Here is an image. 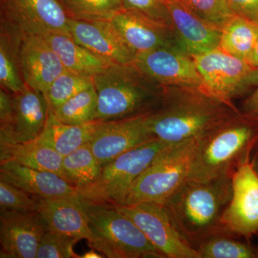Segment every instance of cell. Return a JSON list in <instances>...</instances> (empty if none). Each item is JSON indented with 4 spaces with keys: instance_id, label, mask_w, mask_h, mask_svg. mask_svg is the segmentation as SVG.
Instances as JSON below:
<instances>
[{
    "instance_id": "6da1fadb",
    "label": "cell",
    "mask_w": 258,
    "mask_h": 258,
    "mask_svg": "<svg viewBox=\"0 0 258 258\" xmlns=\"http://www.w3.org/2000/svg\"><path fill=\"white\" fill-rule=\"evenodd\" d=\"M238 111L199 88L165 87L160 106L146 123L154 138L176 144L198 138Z\"/></svg>"
},
{
    "instance_id": "7a4b0ae2",
    "label": "cell",
    "mask_w": 258,
    "mask_h": 258,
    "mask_svg": "<svg viewBox=\"0 0 258 258\" xmlns=\"http://www.w3.org/2000/svg\"><path fill=\"white\" fill-rule=\"evenodd\" d=\"M258 142V121L236 111L197 138L188 179L232 176Z\"/></svg>"
},
{
    "instance_id": "3957f363",
    "label": "cell",
    "mask_w": 258,
    "mask_h": 258,
    "mask_svg": "<svg viewBox=\"0 0 258 258\" xmlns=\"http://www.w3.org/2000/svg\"><path fill=\"white\" fill-rule=\"evenodd\" d=\"M98 94L95 121L128 119L151 114L160 106L164 86L133 63L111 64L93 77Z\"/></svg>"
},
{
    "instance_id": "277c9868",
    "label": "cell",
    "mask_w": 258,
    "mask_h": 258,
    "mask_svg": "<svg viewBox=\"0 0 258 258\" xmlns=\"http://www.w3.org/2000/svg\"><path fill=\"white\" fill-rule=\"evenodd\" d=\"M232 197V176L206 181L187 179L161 204L184 240L194 248L222 227Z\"/></svg>"
},
{
    "instance_id": "5b68a950",
    "label": "cell",
    "mask_w": 258,
    "mask_h": 258,
    "mask_svg": "<svg viewBox=\"0 0 258 258\" xmlns=\"http://www.w3.org/2000/svg\"><path fill=\"white\" fill-rule=\"evenodd\" d=\"M86 210L93 235L91 249L109 258H164L115 205L86 203Z\"/></svg>"
},
{
    "instance_id": "8992f818",
    "label": "cell",
    "mask_w": 258,
    "mask_h": 258,
    "mask_svg": "<svg viewBox=\"0 0 258 258\" xmlns=\"http://www.w3.org/2000/svg\"><path fill=\"white\" fill-rule=\"evenodd\" d=\"M171 145L153 139L118 156L102 166L101 174L94 182L78 190L80 198L89 203L124 205L135 181Z\"/></svg>"
},
{
    "instance_id": "52a82bcc",
    "label": "cell",
    "mask_w": 258,
    "mask_h": 258,
    "mask_svg": "<svg viewBox=\"0 0 258 258\" xmlns=\"http://www.w3.org/2000/svg\"><path fill=\"white\" fill-rule=\"evenodd\" d=\"M197 138L172 144L163 151L135 181L123 205L163 204L189 176Z\"/></svg>"
},
{
    "instance_id": "ba28073f",
    "label": "cell",
    "mask_w": 258,
    "mask_h": 258,
    "mask_svg": "<svg viewBox=\"0 0 258 258\" xmlns=\"http://www.w3.org/2000/svg\"><path fill=\"white\" fill-rule=\"evenodd\" d=\"M191 57L203 79L205 91L231 106H235L234 100L258 83V69L220 47Z\"/></svg>"
},
{
    "instance_id": "9c48e42d",
    "label": "cell",
    "mask_w": 258,
    "mask_h": 258,
    "mask_svg": "<svg viewBox=\"0 0 258 258\" xmlns=\"http://www.w3.org/2000/svg\"><path fill=\"white\" fill-rule=\"evenodd\" d=\"M0 22L22 36L48 33L71 36L69 17L60 0H0Z\"/></svg>"
},
{
    "instance_id": "30bf717a",
    "label": "cell",
    "mask_w": 258,
    "mask_h": 258,
    "mask_svg": "<svg viewBox=\"0 0 258 258\" xmlns=\"http://www.w3.org/2000/svg\"><path fill=\"white\" fill-rule=\"evenodd\" d=\"M115 206L137 225L164 258H199L197 251L184 240L161 204Z\"/></svg>"
},
{
    "instance_id": "8fae6325",
    "label": "cell",
    "mask_w": 258,
    "mask_h": 258,
    "mask_svg": "<svg viewBox=\"0 0 258 258\" xmlns=\"http://www.w3.org/2000/svg\"><path fill=\"white\" fill-rule=\"evenodd\" d=\"M225 229L245 239L258 232V176L251 161L232 176V197L222 217Z\"/></svg>"
},
{
    "instance_id": "7c38bea8",
    "label": "cell",
    "mask_w": 258,
    "mask_h": 258,
    "mask_svg": "<svg viewBox=\"0 0 258 258\" xmlns=\"http://www.w3.org/2000/svg\"><path fill=\"white\" fill-rule=\"evenodd\" d=\"M134 63L164 87H189L205 91L192 57L174 47H163L136 56Z\"/></svg>"
},
{
    "instance_id": "4fadbf2b",
    "label": "cell",
    "mask_w": 258,
    "mask_h": 258,
    "mask_svg": "<svg viewBox=\"0 0 258 258\" xmlns=\"http://www.w3.org/2000/svg\"><path fill=\"white\" fill-rule=\"evenodd\" d=\"M47 230L36 210H0V257L36 258Z\"/></svg>"
},
{
    "instance_id": "5bb4252c",
    "label": "cell",
    "mask_w": 258,
    "mask_h": 258,
    "mask_svg": "<svg viewBox=\"0 0 258 258\" xmlns=\"http://www.w3.org/2000/svg\"><path fill=\"white\" fill-rule=\"evenodd\" d=\"M146 116L100 123L89 144L102 166L125 152L156 139L148 129Z\"/></svg>"
},
{
    "instance_id": "9a60e30c",
    "label": "cell",
    "mask_w": 258,
    "mask_h": 258,
    "mask_svg": "<svg viewBox=\"0 0 258 258\" xmlns=\"http://www.w3.org/2000/svg\"><path fill=\"white\" fill-rule=\"evenodd\" d=\"M14 113L12 124L1 126L0 144L23 143L36 139L46 125L50 107L41 92L28 85L13 93Z\"/></svg>"
},
{
    "instance_id": "2e32d148",
    "label": "cell",
    "mask_w": 258,
    "mask_h": 258,
    "mask_svg": "<svg viewBox=\"0 0 258 258\" xmlns=\"http://www.w3.org/2000/svg\"><path fill=\"white\" fill-rule=\"evenodd\" d=\"M71 37L79 45L110 64L133 63L136 54L111 21L69 20Z\"/></svg>"
},
{
    "instance_id": "e0dca14e",
    "label": "cell",
    "mask_w": 258,
    "mask_h": 258,
    "mask_svg": "<svg viewBox=\"0 0 258 258\" xmlns=\"http://www.w3.org/2000/svg\"><path fill=\"white\" fill-rule=\"evenodd\" d=\"M111 22L136 56L159 47H174L181 50L172 29L155 23L132 10H120Z\"/></svg>"
},
{
    "instance_id": "ac0fdd59",
    "label": "cell",
    "mask_w": 258,
    "mask_h": 258,
    "mask_svg": "<svg viewBox=\"0 0 258 258\" xmlns=\"http://www.w3.org/2000/svg\"><path fill=\"white\" fill-rule=\"evenodd\" d=\"M37 211L46 223L47 230L78 240H86L88 246L93 235L88 220L86 203L76 198H37Z\"/></svg>"
},
{
    "instance_id": "d6986e66",
    "label": "cell",
    "mask_w": 258,
    "mask_h": 258,
    "mask_svg": "<svg viewBox=\"0 0 258 258\" xmlns=\"http://www.w3.org/2000/svg\"><path fill=\"white\" fill-rule=\"evenodd\" d=\"M19 55L25 84L39 92L45 93L66 71L60 57L41 37H22Z\"/></svg>"
},
{
    "instance_id": "ffe728a7",
    "label": "cell",
    "mask_w": 258,
    "mask_h": 258,
    "mask_svg": "<svg viewBox=\"0 0 258 258\" xmlns=\"http://www.w3.org/2000/svg\"><path fill=\"white\" fill-rule=\"evenodd\" d=\"M166 4L173 30L184 52L195 56L220 47L221 29L210 25L173 0H166Z\"/></svg>"
},
{
    "instance_id": "44dd1931",
    "label": "cell",
    "mask_w": 258,
    "mask_h": 258,
    "mask_svg": "<svg viewBox=\"0 0 258 258\" xmlns=\"http://www.w3.org/2000/svg\"><path fill=\"white\" fill-rule=\"evenodd\" d=\"M0 179L37 198L58 199L79 196L78 189L59 174L32 169L13 161H1Z\"/></svg>"
},
{
    "instance_id": "7402d4cb",
    "label": "cell",
    "mask_w": 258,
    "mask_h": 258,
    "mask_svg": "<svg viewBox=\"0 0 258 258\" xmlns=\"http://www.w3.org/2000/svg\"><path fill=\"white\" fill-rule=\"evenodd\" d=\"M62 158L38 137L23 143L0 144V161H13L32 169L52 171L63 178Z\"/></svg>"
},
{
    "instance_id": "603a6c76",
    "label": "cell",
    "mask_w": 258,
    "mask_h": 258,
    "mask_svg": "<svg viewBox=\"0 0 258 258\" xmlns=\"http://www.w3.org/2000/svg\"><path fill=\"white\" fill-rule=\"evenodd\" d=\"M41 37L58 55L68 71L93 77L111 64L79 45L69 35L48 33Z\"/></svg>"
},
{
    "instance_id": "cb8c5ba5",
    "label": "cell",
    "mask_w": 258,
    "mask_h": 258,
    "mask_svg": "<svg viewBox=\"0 0 258 258\" xmlns=\"http://www.w3.org/2000/svg\"><path fill=\"white\" fill-rule=\"evenodd\" d=\"M100 123L93 121L83 125L66 124L57 119L50 108L46 125L38 138L64 157L90 143Z\"/></svg>"
},
{
    "instance_id": "d4e9b609",
    "label": "cell",
    "mask_w": 258,
    "mask_h": 258,
    "mask_svg": "<svg viewBox=\"0 0 258 258\" xmlns=\"http://www.w3.org/2000/svg\"><path fill=\"white\" fill-rule=\"evenodd\" d=\"M22 35L9 25L0 22V84L12 93L25 87L20 64Z\"/></svg>"
},
{
    "instance_id": "484cf974",
    "label": "cell",
    "mask_w": 258,
    "mask_h": 258,
    "mask_svg": "<svg viewBox=\"0 0 258 258\" xmlns=\"http://www.w3.org/2000/svg\"><path fill=\"white\" fill-rule=\"evenodd\" d=\"M257 39L258 24L235 15L222 27L220 47L227 53L247 62Z\"/></svg>"
},
{
    "instance_id": "4316f807",
    "label": "cell",
    "mask_w": 258,
    "mask_h": 258,
    "mask_svg": "<svg viewBox=\"0 0 258 258\" xmlns=\"http://www.w3.org/2000/svg\"><path fill=\"white\" fill-rule=\"evenodd\" d=\"M240 237L222 226L200 242L195 250L199 258L257 257V248Z\"/></svg>"
},
{
    "instance_id": "83f0119b",
    "label": "cell",
    "mask_w": 258,
    "mask_h": 258,
    "mask_svg": "<svg viewBox=\"0 0 258 258\" xmlns=\"http://www.w3.org/2000/svg\"><path fill=\"white\" fill-rule=\"evenodd\" d=\"M62 167L63 179L78 190L94 182L102 169L89 143L64 156Z\"/></svg>"
},
{
    "instance_id": "f1b7e54d",
    "label": "cell",
    "mask_w": 258,
    "mask_h": 258,
    "mask_svg": "<svg viewBox=\"0 0 258 258\" xmlns=\"http://www.w3.org/2000/svg\"><path fill=\"white\" fill-rule=\"evenodd\" d=\"M98 94L94 85L75 95L54 110L57 120L70 125H83L95 121Z\"/></svg>"
},
{
    "instance_id": "f546056e",
    "label": "cell",
    "mask_w": 258,
    "mask_h": 258,
    "mask_svg": "<svg viewBox=\"0 0 258 258\" xmlns=\"http://www.w3.org/2000/svg\"><path fill=\"white\" fill-rule=\"evenodd\" d=\"M70 18L86 21H111L123 9L122 0H60Z\"/></svg>"
},
{
    "instance_id": "4dcf8cb0",
    "label": "cell",
    "mask_w": 258,
    "mask_h": 258,
    "mask_svg": "<svg viewBox=\"0 0 258 258\" xmlns=\"http://www.w3.org/2000/svg\"><path fill=\"white\" fill-rule=\"evenodd\" d=\"M93 84L91 76L66 70L51 83L43 94L51 109L54 111L75 95Z\"/></svg>"
},
{
    "instance_id": "1f68e13d",
    "label": "cell",
    "mask_w": 258,
    "mask_h": 258,
    "mask_svg": "<svg viewBox=\"0 0 258 258\" xmlns=\"http://www.w3.org/2000/svg\"><path fill=\"white\" fill-rule=\"evenodd\" d=\"M182 5L199 18L221 29L226 22L235 15L225 0H173Z\"/></svg>"
},
{
    "instance_id": "d6a6232c",
    "label": "cell",
    "mask_w": 258,
    "mask_h": 258,
    "mask_svg": "<svg viewBox=\"0 0 258 258\" xmlns=\"http://www.w3.org/2000/svg\"><path fill=\"white\" fill-rule=\"evenodd\" d=\"M79 240L47 230L40 241L36 258H80L74 252Z\"/></svg>"
},
{
    "instance_id": "836d02e7",
    "label": "cell",
    "mask_w": 258,
    "mask_h": 258,
    "mask_svg": "<svg viewBox=\"0 0 258 258\" xmlns=\"http://www.w3.org/2000/svg\"><path fill=\"white\" fill-rule=\"evenodd\" d=\"M37 197L30 195L8 181L0 179L1 210H36Z\"/></svg>"
},
{
    "instance_id": "e575fe53",
    "label": "cell",
    "mask_w": 258,
    "mask_h": 258,
    "mask_svg": "<svg viewBox=\"0 0 258 258\" xmlns=\"http://www.w3.org/2000/svg\"><path fill=\"white\" fill-rule=\"evenodd\" d=\"M123 9L132 10L146 18L172 29L166 0H122Z\"/></svg>"
},
{
    "instance_id": "d590c367",
    "label": "cell",
    "mask_w": 258,
    "mask_h": 258,
    "mask_svg": "<svg viewBox=\"0 0 258 258\" xmlns=\"http://www.w3.org/2000/svg\"><path fill=\"white\" fill-rule=\"evenodd\" d=\"M234 15L255 22L258 18V0H225Z\"/></svg>"
},
{
    "instance_id": "8d00e7d4",
    "label": "cell",
    "mask_w": 258,
    "mask_h": 258,
    "mask_svg": "<svg viewBox=\"0 0 258 258\" xmlns=\"http://www.w3.org/2000/svg\"><path fill=\"white\" fill-rule=\"evenodd\" d=\"M14 113L13 93L4 88L0 89V123L1 126L12 124Z\"/></svg>"
},
{
    "instance_id": "74e56055",
    "label": "cell",
    "mask_w": 258,
    "mask_h": 258,
    "mask_svg": "<svg viewBox=\"0 0 258 258\" xmlns=\"http://www.w3.org/2000/svg\"><path fill=\"white\" fill-rule=\"evenodd\" d=\"M240 112L248 118L258 121V83L252 93L242 103Z\"/></svg>"
},
{
    "instance_id": "f35d334b",
    "label": "cell",
    "mask_w": 258,
    "mask_h": 258,
    "mask_svg": "<svg viewBox=\"0 0 258 258\" xmlns=\"http://www.w3.org/2000/svg\"><path fill=\"white\" fill-rule=\"evenodd\" d=\"M247 62L252 67L258 69V39Z\"/></svg>"
},
{
    "instance_id": "ab89813d",
    "label": "cell",
    "mask_w": 258,
    "mask_h": 258,
    "mask_svg": "<svg viewBox=\"0 0 258 258\" xmlns=\"http://www.w3.org/2000/svg\"><path fill=\"white\" fill-rule=\"evenodd\" d=\"M104 257V256H102L101 254L98 253L96 252V249H92L91 250H88L87 252H85L82 254V256H80V258H100Z\"/></svg>"
},
{
    "instance_id": "60d3db41",
    "label": "cell",
    "mask_w": 258,
    "mask_h": 258,
    "mask_svg": "<svg viewBox=\"0 0 258 258\" xmlns=\"http://www.w3.org/2000/svg\"><path fill=\"white\" fill-rule=\"evenodd\" d=\"M251 163H252V165L253 166L254 170L257 173L258 176V149H257V152H256L253 159L251 161Z\"/></svg>"
},
{
    "instance_id": "b9f144b4",
    "label": "cell",
    "mask_w": 258,
    "mask_h": 258,
    "mask_svg": "<svg viewBox=\"0 0 258 258\" xmlns=\"http://www.w3.org/2000/svg\"><path fill=\"white\" fill-rule=\"evenodd\" d=\"M255 147L257 148V149H258V142H257V145H256Z\"/></svg>"
},
{
    "instance_id": "7bdbcfd3",
    "label": "cell",
    "mask_w": 258,
    "mask_h": 258,
    "mask_svg": "<svg viewBox=\"0 0 258 258\" xmlns=\"http://www.w3.org/2000/svg\"><path fill=\"white\" fill-rule=\"evenodd\" d=\"M256 248H257V257H258V247H256Z\"/></svg>"
},
{
    "instance_id": "ee69618b",
    "label": "cell",
    "mask_w": 258,
    "mask_h": 258,
    "mask_svg": "<svg viewBox=\"0 0 258 258\" xmlns=\"http://www.w3.org/2000/svg\"><path fill=\"white\" fill-rule=\"evenodd\" d=\"M255 23H257L258 24V18L257 19V20H256Z\"/></svg>"
}]
</instances>
